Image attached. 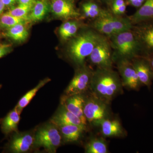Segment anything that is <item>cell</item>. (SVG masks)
Masks as SVG:
<instances>
[{
  "label": "cell",
  "instance_id": "6da1fadb",
  "mask_svg": "<svg viewBox=\"0 0 153 153\" xmlns=\"http://www.w3.org/2000/svg\"><path fill=\"white\" fill-rule=\"evenodd\" d=\"M123 87L120 77L112 68H97L93 71L89 88L92 95L102 101L109 104L123 93Z\"/></svg>",
  "mask_w": 153,
  "mask_h": 153
},
{
  "label": "cell",
  "instance_id": "7a4b0ae2",
  "mask_svg": "<svg viewBox=\"0 0 153 153\" xmlns=\"http://www.w3.org/2000/svg\"><path fill=\"white\" fill-rule=\"evenodd\" d=\"M113 61L121 60H131L138 57L143 50L142 46L131 30L110 37Z\"/></svg>",
  "mask_w": 153,
  "mask_h": 153
},
{
  "label": "cell",
  "instance_id": "3957f363",
  "mask_svg": "<svg viewBox=\"0 0 153 153\" xmlns=\"http://www.w3.org/2000/svg\"><path fill=\"white\" fill-rule=\"evenodd\" d=\"M95 30L84 31L73 38L68 45V55L74 63L82 65L101 37Z\"/></svg>",
  "mask_w": 153,
  "mask_h": 153
},
{
  "label": "cell",
  "instance_id": "277c9868",
  "mask_svg": "<svg viewBox=\"0 0 153 153\" xmlns=\"http://www.w3.org/2000/svg\"><path fill=\"white\" fill-rule=\"evenodd\" d=\"M132 25L129 18H122L111 14L96 19L92 26L96 31L110 37L124 31L131 30Z\"/></svg>",
  "mask_w": 153,
  "mask_h": 153
},
{
  "label": "cell",
  "instance_id": "5b68a950",
  "mask_svg": "<svg viewBox=\"0 0 153 153\" xmlns=\"http://www.w3.org/2000/svg\"><path fill=\"white\" fill-rule=\"evenodd\" d=\"M57 127L52 123L45 125L38 129L34 144L42 147L49 153H55L61 143V135Z\"/></svg>",
  "mask_w": 153,
  "mask_h": 153
},
{
  "label": "cell",
  "instance_id": "8992f818",
  "mask_svg": "<svg viewBox=\"0 0 153 153\" xmlns=\"http://www.w3.org/2000/svg\"><path fill=\"white\" fill-rule=\"evenodd\" d=\"M110 41L101 36L89 55L91 63L100 68H112L113 59Z\"/></svg>",
  "mask_w": 153,
  "mask_h": 153
},
{
  "label": "cell",
  "instance_id": "52a82bcc",
  "mask_svg": "<svg viewBox=\"0 0 153 153\" xmlns=\"http://www.w3.org/2000/svg\"><path fill=\"white\" fill-rule=\"evenodd\" d=\"M108 105L92 95L85 99L83 112L87 122L92 124L97 121L108 118L110 114Z\"/></svg>",
  "mask_w": 153,
  "mask_h": 153
},
{
  "label": "cell",
  "instance_id": "ba28073f",
  "mask_svg": "<svg viewBox=\"0 0 153 153\" xmlns=\"http://www.w3.org/2000/svg\"><path fill=\"white\" fill-rule=\"evenodd\" d=\"M93 71L86 67L79 69L75 75L65 91L66 96L82 94L90 87Z\"/></svg>",
  "mask_w": 153,
  "mask_h": 153
},
{
  "label": "cell",
  "instance_id": "9c48e42d",
  "mask_svg": "<svg viewBox=\"0 0 153 153\" xmlns=\"http://www.w3.org/2000/svg\"><path fill=\"white\" fill-rule=\"evenodd\" d=\"M117 61L123 87L132 90H137L141 83L131 60H121Z\"/></svg>",
  "mask_w": 153,
  "mask_h": 153
},
{
  "label": "cell",
  "instance_id": "30bf717a",
  "mask_svg": "<svg viewBox=\"0 0 153 153\" xmlns=\"http://www.w3.org/2000/svg\"><path fill=\"white\" fill-rule=\"evenodd\" d=\"M50 7L53 13L62 19H73L80 15L71 0H52Z\"/></svg>",
  "mask_w": 153,
  "mask_h": 153
},
{
  "label": "cell",
  "instance_id": "8fae6325",
  "mask_svg": "<svg viewBox=\"0 0 153 153\" xmlns=\"http://www.w3.org/2000/svg\"><path fill=\"white\" fill-rule=\"evenodd\" d=\"M62 101L63 106L67 110L79 117L86 125L87 122L83 112L85 99L82 94L65 96Z\"/></svg>",
  "mask_w": 153,
  "mask_h": 153
},
{
  "label": "cell",
  "instance_id": "7c38bea8",
  "mask_svg": "<svg viewBox=\"0 0 153 153\" xmlns=\"http://www.w3.org/2000/svg\"><path fill=\"white\" fill-rule=\"evenodd\" d=\"M92 124L100 128L101 133L105 137H120L124 134L123 128L117 120L103 119Z\"/></svg>",
  "mask_w": 153,
  "mask_h": 153
},
{
  "label": "cell",
  "instance_id": "4fadbf2b",
  "mask_svg": "<svg viewBox=\"0 0 153 153\" xmlns=\"http://www.w3.org/2000/svg\"><path fill=\"white\" fill-rule=\"evenodd\" d=\"M35 143V137L28 133L17 134L14 136L10 145V149L14 153L27 152Z\"/></svg>",
  "mask_w": 153,
  "mask_h": 153
},
{
  "label": "cell",
  "instance_id": "5bb4252c",
  "mask_svg": "<svg viewBox=\"0 0 153 153\" xmlns=\"http://www.w3.org/2000/svg\"><path fill=\"white\" fill-rule=\"evenodd\" d=\"M50 123L55 125L57 127L67 125H75L86 127V125L79 117L67 110L64 106L61 107L52 117Z\"/></svg>",
  "mask_w": 153,
  "mask_h": 153
},
{
  "label": "cell",
  "instance_id": "9a60e30c",
  "mask_svg": "<svg viewBox=\"0 0 153 153\" xmlns=\"http://www.w3.org/2000/svg\"><path fill=\"white\" fill-rule=\"evenodd\" d=\"M131 61L140 83L147 86L150 85L153 75L149 63L137 57Z\"/></svg>",
  "mask_w": 153,
  "mask_h": 153
},
{
  "label": "cell",
  "instance_id": "2e32d148",
  "mask_svg": "<svg viewBox=\"0 0 153 153\" xmlns=\"http://www.w3.org/2000/svg\"><path fill=\"white\" fill-rule=\"evenodd\" d=\"M134 32L143 49L153 51V24L137 27Z\"/></svg>",
  "mask_w": 153,
  "mask_h": 153
},
{
  "label": "cell",
  "instance_id": "e0dca14e",
  "mask_svg": "<svg viewBox=\"0 0 153 153\" xmlns=\"http://www.w3.org/2000/svg\"><path fill=\"white\" fill-rule=\"evenodd\" d=\"M132 24H136L153 19V0H146L134 15L129 18Z\"/></svg>",
  "mask_w": 153,
  "mask_h": 153
},
{
  "label": "cell",
  "instance_id": "ac0fdd59",
  "mask_svg": "<svg viewBox=\"0 0 153 153\" xmlns=\"http://www.w3.org/2000/svg\"><path fill=\"white\" fill-rule=\"evenodd\" d=\"M63 139L66 142H74L79 139L86 127L67 125L58 127Z\"/></svg>",
  "mask_w": 153,
  "mask_h": 153
},
{
  "label": "cell",
  "instance_id": "d6986e66",
  "mask_svg": "<svg viewBox=\"0 0 153 153\" xmlns=\"http://www.w3.org/2000/svg\"><path fill=\"white\" fill-rule=\"evenodd\" d=\"M48 0H38L33 5L28 16V21L37 22L41 21L47 15L49 10Z\"/></svg>",
  "mask_w": 153,
  "mask_h": 153
},
{
  "label": "cell",
  "instance_id": "ffe728a7",
  "mask_svg": "<svg viewBox=\"0 0 153 153\" xmlns=\"http://www.w3.org/2000/svg\"><path fill=\"white\" fill-rule=\"evenodd\" d=\"M20 114L16 108L9 113L3 119L1 123V129L6 134L13 132H17L18 126L20 120Z\"/></svg>",
  "mask_w": 153,
  "mask_h": 153
},
{
  "label": "cell",
  "instance_id": "44dd1931",
  "mask_svg": "<svg viewBox=\"0 0 153 153\" xmlns=\"http://www.w3.org/2000/svg\"><path fill=\"white\" fill-rule=\"evenodd\" d=\"M50 80L51 79L49 78H46L42 80L38 83L37 86L28 91L24 96L22 97V98L19 100L16 106L15 107L20 114H21L23 109L29 104L33 97L36 96L38 90Z\"/></svg>",
  "mask_w": 153,
  "mask_h": 153
},
{
  "label": "cell",
  "instance_id": "7402d4cb",
  "mask_svg": "<svg viewBox=\"0 0 153 153\" xmlns=\"http://www.w3.org/2000/svg\"><path fill=\"white\" fill-rule=\"evenodd\" d=\"M5 35L15 41L22 42L27 38L29 33L25 24H20L7 29Z\"/></svg>",
  "mask_w": 153,
  "mask_h": 153
},
{
  "label": "cell",
  "instance_id": "603a6c76",
  "mask_svg": "<svg viewBox=\"0 0 153 153\" xmlns=\"http://www.w3.org/2000/svg\"><path fill=\"white\" fill-rule=\"evenodd\" d=\"M82 9L85 16L95 19L111 14L107 11L100 8L95 3L90 2L83 4Z\"/></svg>",
  "mask_w": 153,
  "mask_h": 153
},
{
  "label": "cell",
  "instance_id": "cb8c5ba5",
  "mask_svg": "<svg viewBox=\"0 0 153 153\" xmlns=\"http://www.w3.org/2000/svg\"><path fill=\"white\" fill-rule=\"evenodd\" d=\"M85 152L87 153L108 152L107 144L105 140L100 137L91 139L85 146Z\"/></svg>",
  "mask_w": 153,
  "mask_h": 153
},
{
  "label": "cell",
  "instance_id": "d4e9b609",
  "mask_svg": "<svg viewBox=\"0 0 153 153\" xmlns=\"http://www.w3.org/2000/svg\"><path fill=\"white\" fill-rule=\"evenodd\" d=\"M27 21L10 15L7 13L3 14L0 16V27L8 29L18 24H25Z\"/></svg>",
  "mask_w": 153,
  "mask_h": 153
},
{
  "label": "cell",
  "instance_id": "484cf974",
  "mask_svg": "<svg viewBox=\"0 0 153 153\" xmlns=\"http://www.w3.org/2000/svg\"><path fill=\"white\" fill-rule=\"evenodd\" d=\"M33 7L32 5L19 4L17 7L11 8L7 13L14 16L28 21V16Z\"/></svg>",
  "mask_w": 153,
  "mask_h": 153
},
{
  "label": "cell",
  "instance_id": "4316f807",
  "mask_svg": "<svg viewBox=\"0 0 153 153\" xmlns=\"http://www.w3.org/2000/svg\"><path fill=\"white\" fill-rule=\"evenodd\" d=\"M79 25L78 22L75 21H72L71 25L68 28V31L63 40H67L69 38L74 37L79 29Z\"/></svg>",
  "mask_w": 153,
  "mask_h": 153
},
{
  "label": "cell",
  "instance_id": "83f0119b",
  "mask_svg": "<svg viewBox=\"0 0 153 153\" xmlns=\"http://www.w3.org/2000/svg\"><path fill=\"white\" fill-rule=\"evenodd\" d=\"M71 22H72V21L65 22L60 26V29H59V34L62 39H64V37L66 36L68 28L71 25Z\"/></svg>",
  "mask_w": 153,
  "mask_h": 153
},
{
  "label": "cell",
  "instance_id": "f1b7e54d",
  "mask_svg": "<svg viewBox=\"0 0 153 153\" xmlns=\"http://www.w3.org/2000/svg\"><path fill=\"white\" fill-rule=\"evenodd\" d=\"M11 49L10 46L8 44L0 46V58L3 57L10 52Z\"/></svg>",
  "mask_w": 153,
  "mask_h": 153
},
{
  "label": "cell",
  "instance_id": "f546056e",
  "mask_svg": "<svg viewBox=\"0 0 153 153\" xmlns=\"http://www.w3.org/2000/svg\"><path fill=\"white\" fill-rule=\"evenodd\" d=\"M126 5L125 3L113 11V13L115 16H120L124 13L126 12Z\"/></svg>",
  "mask_w": 153,
  "mask_h": 153
},
{
  "label": "cell",
  "instance_id": "4dcf8cb0",
  "mask_svg": "<svg viewBox=\"0 0 153 153\" xmlns=\"http://www.w3.org/2000/svg\"><path fill=\"white\" fill-rule=\"evenodd\" d=\"M146 0H128L129 2L135 7L139 8L141 7Z\"/></svg>",
  "mask_w": 153,
  "mask_h": 153
},
{
  "label": "cell",
  "instance_id": "1f68e13d",
  "mask_svg": "<svg viewBox=\"0 0 153 153\" xmlns=\"http://www.w3.org/2000/svg\"><path fill=\"white\" fill-rule=\"evenodd\" d=\"M125 4L124 0H113L112 3V11Z\"/></svg>",
  "mask_w": 153,
  "mask_h": 153
},
{
  "label": "cell",
  "instance_id": "d6a6232c",
  "mask_svg": "<svg viewBox=\"0 0 153 153\" xmlns=\"http://www.w3.org/2000/svg\"><path fill=\"white\" fill-rule=\"evenodd\" d=\"M2 1L5 7L11 8L15 5L17 0H2Z\"/></svg>",
  "mask_w": 153,
  "mask_h": 153
},
{
  "label": "cell",
  "instance_id": "836d02e7",
  "mask_svg": "<svg viewBox=\"0 0 153 153\" xmlns=\"http://www.w3.org/2000/svg\"><path fill=\"white\" fill-rule=\"evenodd\" d=\"M37 0H17L20 4L28 5L33 6Z\"/></svg>",
  "mask_w": 153,
  "mask_h": 153
},
{
  "label": "cell",
  "instance_id": "e575fe53",
  "mask_svg": "<svg viewBox=\"0 0 153 153\" xmlns=\"http://www.w3.org/2000/svg\"><path fill=\"white\" fill-rule=\"evenodd\" d=\"M5 6L3 3L2 0H0V16L3 14Z\"/></svg>",
  "mask_w": 153,
  "mask_h": 153
},
{
  "label": "cell",
  "instance_id": "d590c367",
  "mask_svg": "<svg viewBox=\"0 0 153 153\" xmlns=\"http://www.w3.org/2000/svg\"><path fill=\"white\" fill-rule=\"evenodd\" d=\"M150 65L151 69H152V71L153 75V58L152 59V60H151Z\"/></svg>",
  "mask_w": 153,
  "mask_h": 153
},
{
  "label": "cell",
  "instance_id": "8d00e7d4",
  "mask_svg": "<svg viewBox=\"0 0 153 153\" xmlns=\"http://www.w3.org/2000/svg\"><path fill=\"white\" fill-rule=\"evenodd\" d=\"M104 1H105L106 2H109L111 0H104Z\"/></svg>",
  "mask_w": 153,
  "mask_h": 153
}]
</instances>
